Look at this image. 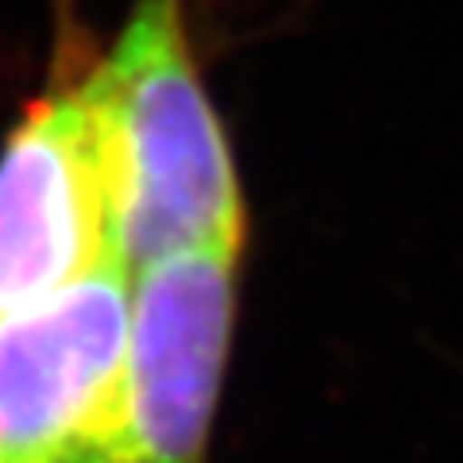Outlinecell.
Here are the masks:
<instances>
[{
  "mask_svg": "<svg viewBox=\"0 0 463 463\" xmlns=\"http://www.w3.org/2000/svg\"><path fill=\"white\" fill-rule=\"evenodd\" d=\"M240 243L136 270L124 364V459L209 463L240 306Z\"/></svg>",
  "mask_w": 463,
  "mask_h": 463,
  "instance_id": "obj_4",
  "label": "cell"
},
{
  "mask_svg": "<svg viewBox=\"0 0 463 463\" xmlns=\"http://www.w3.org/2000/svg\"><path fill=\"white\" fill-rule=\"evenodd\" d=\"M78 27L0 147V313L54 294L112 255L109 170Z\"/></svg>",
  "mask_w": 463,
  "mask_h": 463,
  "instance_id": "obj_3",
  "label": "cell"
},
{
  "mask_svg": "<svg viewBox=\"0 0 463 463\" xmlns=\"http://www.w3.org/2000/svg\"><path fill=\"white\" fill-rule=\"evenodd\" d=\"M90 90L120 267L136 274L205 243L243 248L240 170L201 78L185 0H136L112 51L93 58Z\"/></svg>",
  "mask_w": 463,
  "mask_h": 463,
  "instance_id": "obj_1",
  "label": "cell"
},
{
  "mask_svg": "<svg viewBox=\"0 0 463 463\" xmlns=\"http://www.w3.org/2000/svg\"><path fill=\"white\" fill-rule=\"evenodd\" d=\"M128 328L120 259L0 313V463H128Z\"/></svg>",
  "mask_w": 463,
  "mask_h": 463,
  "instance_id": "obj_2",
  "label": "cell"
}]
</instances>
